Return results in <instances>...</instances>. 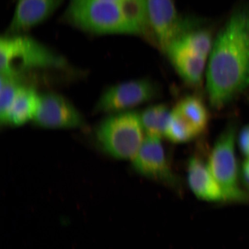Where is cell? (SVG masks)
<instances>
[{
    "mask_svg": "<svg viewBox=\"0 0 249 249\" xmlns=\"http://www.w3.org/2000/svg\"><path fill=\"white\" fill-rule=\"evenodd\" d=\"M157 84L149 79H138L110 87L101 96L95 107L96 112L116 113L145 104L157 97Z\"/></svg>",
    "mask_w": 249,
    "mask_h": 249,
    "instance_id": "cell-7",
    "label": "cell"
},
{
    "mask_svg": "<svg viewBox=\"0 0 249 249\" xmlns=\"http://www.w3.org/2000/svg\"><path fill=\"white\" fill-rule=\"evenodd\" d=\"M174 69L189 85H200L206 73L208 58L204 57L178 42L174 41L164 51Z\"/></svg>",
    "mask_w": 249,
    "mask_h": 249,
    "instance_id": "cell-11",
    "label": "cell"
},
{
    "mask_svg": "<svg viewBox=\"0 0 249 249\" xmlns=\"http://www.w3.org/2000/svg\"><path fill=\"white\" fill-rule=\"evenodd\" d=\"M110 1H118L124 3L129 2H140L144 3L145 2V0H110Z\"/></svg>",
    "mask_w": 249,
    "mask_h": 249,
    "instance_id": "cell-20",
    "label": "cell"
},
{
    "mask_svg": "<svg viewBox=\"0 0 249 249\" xmlns=\"http://www.w3.org/2000/svg\"><path fill=\"white\" fill-rule=\"evenodd\" d=\"M61 21L93 35L146 36L150 33L145 3L70 0Z\"/></svg>",
    "mask_w": 249,
    "mask_h": 249,
    "instance_id": "cell-2",
    "label": "cell"
},
{
    "mask_svg": "<svg viewBox=\"0 0 249 249\" xmlns=\"http://www.w3.org/2000/svg\"><path fill=\"white\" fill-rule=\"evenodd\" d=\"M7 33L23 34L49 19L65 0H16Z\"/></svg>",
    "mask_w": 249,
    "mask_h": 249,
    "instance_id": "cell-10",
    "label": "cell"
},
{
    "mask_svg": "<svg viewBox=\"0 0 249 249\" xmlns=\"http://www.w3.org/2000/svg\"><path fill=\"white\" fill-rule=\"evenodd\" d=\"M140 114L129 110L113 113L99 124L96 138L103 150L120 160H133L145 136Z\"/></svg>",
    "mask_w": 249,
    "mask_h": 249,
    "instance_id": "cell-4",
    "label": "cell"
},
{
    "mask_svg": "<svg viewBox=\"0 0 249 249\" xmlns=\"http://www.w3.org/2000/svg\"><path fill=\"white\" fill-rule=\"evenodd\" d=\"M207 91L212 107L223 108L249 87V9L230 16L214 40L208 57Z\"/></svg>",
    "mask_w": 249,
    "mask_h": 249,
    "instance_id": "cell-1",
    "label": "cell"
},
{
    "mask_svg": "<svg viewBox=\"0 0 249 249\" xmlns=\"http://www.w3.org/2000/svg\"><path fill=\"white\" fill-rule=\"evenodd\" d=\"M133 169L140 175L181 191V183L167 157L161 138L145 135L138 153L132 160Z\"/></svg>",
    "mask_w": 249,
    "mask_h": 249,
    "instance_id": "cell-6",
    "label": "cell"
},
{
    "mask_svg": "<svg viewBox=\"0 0 249 249\" xmlns=\"http://www.w3.org/2000/svg\"><path fill=\"white\" fill-rule=\"evenodd\" d=\"M150 32L159 46H168L190 29L179 17L174 0H145Z\"/></svg>",
    "mask_w": 249,
    "mask_h": 249,
    "instance_id": "cell-8",
    "label": "cell"
},
{
    "mask_svg": "<svg viewBox=\"0 0 249 249\" xmlns=\"http://www.w3.org/2000/svg\"><path fill=\"white\" fill-rule=\"evenodd\" d=\"M238 143L242 154L249 158V124L241 130L239 133Z\"/></svg>",
    "mask_w": 249,
    "mask_h": 249,
    "instance_id": "cell-18",
    "label": "cell"
},
{
    "mask_svg": "<svg viewBox=\"0 0 249 249\" xmlns=\"http://www.w3.org/2000/svg\"><path fill=\"white\" fill-rule=\"evenodd\" d=\"M171 111L166 105L158 104L145 108L140 114L145 135L162 138L166 132Z\"/></svg>",
    "mask_w": 249,
    "mask_h": 249,
    "instance_id": "cell-15",
    "label": "cell"
},
{
    "mask_svg": "<svg viewBox=\"0 0 249 249\" xmlns=\"http://www.w3.org/2000/svg\"><path fill=\"white\" fill-rule=\"evenodd\" d=\"M197 137L207 129L210 115L206 105L200 98L188 96L177 103L171 110Z\"/></svg>",
    "mask_w": 249,
    "mask_h": 249,
    "instance_id": "cell-13",
    "label": "cell"
},
{
    "mask_svg": "<svg viewBox=\"0 0 249 249\" xmlns=\"http://www.w3.org/2000/svg\"><path fill=\"white\" fill-rule=\"evenodd\" d=\"M23 75L1 74L0 120L4 123L6 114L18 90L24 85Z\"/></svg>",
    "mask_w": 249,
    "mask_h": 249,
    "instance_id": "cell-17",
    "label": "cell"
},
{
    "mask_svg": "<svg viewBox=\"0 0 249 249\" xmlns=\"http://www.w3.org/2000/svg\"><path fill=\"white\" fill-rule=\"evenodd\" d=\"M40 99V95L35 88L24 84L15 96L2 124L20 126L34 120L39 107Z\"/></svg>",
    "mask_w": 249,
    "mask_h": 249,
    "instance_id": "cell-14",
    "label": "cell"
},
{
    "mask_svg": "<svg viewBox=\"0 0 249 249\" xmlns=\"http://www.w3.org/2000/svg\"><path fill=\"white\" fill-rule=\"evenodd\" d=\"M236 127L230 124L216 140L208 157L207 166L222 189L226 201L244 202L248 196L241 188L235 143Z\"/></svg>",
    "mask_w": 249,
    "mask_h": 249,
    "instance_id": "cell-5",
    "label": "cell"
},
{
    "mask_svg": "<svg viewBox=\"0 0 249 249\" xmlns=\"http://www.w3.org/2000/svg\"><path fill=\"white\" fill-rule=\"evenodd\" d=\"M187 173L190 188L198 198L214 202L226 201L222 189L210 173L207 164L200 158L194 156L189 159Z\"/></svg>",
    "mask_w": 249,
    "mask_h": 249,
    "instance_id": "cell-12",
    "label": "cell"
},
{
    "mask_svg": "<svg viewBox=\"0 0 249 249\" xmlns=\"http://www.w3.org/2000/svg\"><path fill=\"white\" fill-rule=\"evenodd\" d=\"M64 58L23 34H6L0 40V71L5 75H24L34 70L59 68Z\"/></svg>",
    "mask_w": 249,
    "mask_h": 249,
    "instance_id": "cell-3",
    "label": "cell"
},
{
    "mask_svg": "<svg viewBox=\"0 0 249 249\" xmlns=\"http://www.w3.org/2000/svg\"><path fill=\"white\" fill-rule=\"evenodd\" d=\"M240 176L243 184L249 194V158L243 163Z\"/></svg>",
    "mask_w": 249,
    "mask_h": 249,
    "instance_id": "cell-19",
    "label": "cell"
},
{
    "mask_svg": "<svg viewBox=\"0 0 249 249\" xmlns=\"http://www.w3.org/2000/svg\"><path fill=\"white\" fill-rule=\"evenodd\" d=\"M34 121L37 125L48 128H76L85 124L82 115L71 102L52 92L40 95Z\"/></svg>",
    "mask_w": 249,
    "mask_h": 249,
    "instance_id": "cell-9",
    "label": "cell"
},
{
    "mask_svg": "<svg viewBox=\"0 0 249 249\" xmlns=\"http://www.w3.org/2000/svg\"><path fill=\"white\" fill-rule=\"evenodd\" d=\"M176 40L186 48L208 58L214 42L213 36L208 30L191 29L183 33Z\"/></svg>",
    "mask_w": 249,
    "mask_h": 249,
    "instance_id": "cell-16",
    "label": "cell"
}]
</instances>
